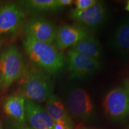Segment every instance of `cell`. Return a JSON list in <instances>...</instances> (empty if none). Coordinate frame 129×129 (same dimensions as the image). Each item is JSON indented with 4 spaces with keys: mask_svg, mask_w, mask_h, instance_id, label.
Wrapping results in <instances>:
<instances>
[{
    "mask_svg": "<svg viewBox=\"0 0 129 129\" xmlns=\"http://www.w3.org/2000/svg\"><path fill=\"white\" fill-rule=\"evenodd\" d=\"M22 43L32 63L48 75H56L64 67V56L54 45L36 41L28 37Z\"/></svg>",
    "mask_w": 129,
    "mask_h": 129,
    "instance_id": "1",
    "label": "cell"
},
{
    "mask_svg": "<svg viewBox=\"0 0 129 129\" xmlns=\"http://www.w3.org/2000/svg\"><path fill=\"white\" fill-rule=\"evenodd\" d=\"M20 84L26 99L35 103L46 102L53 94L54 85L50 75L40 69H26Z\"/></svg>",
    "mask_w": 129,
    "mask_h": 129,
    "instance_id": "2",
    "label": "cell"
},
{
    "mask_svg": "<svg viewBox=\"0 0 129 129\" xmlns=\"http://www.w3.org/2000/svg\"><path fill=\"white\" fill-rule=\"evenodd\" d=\"M26 70L23 55L16 45L0 54V88H6L22 77Z\"/></svg>",
    "mask_w": 129,
    "mask_h": 129,
    "instance_id": "3",
    "label": "cell"
},
{
    "mask_svg": "<svg viewBox=\"0 0 129 129\" xmlns=\"http://www.w3.org/2000/svg\"><path fill=\"white\" fill-rule=\"evenodd\" d=\"M109 9L104 1H97L96 3L83 11L72 9L69 17L77 25L83 27L88 32L96 31L105 25L109 17Z\"/></svg>",
    "mask_w": 129,
    "mask_h": 129,
    "instance_id": "4",
    "label": "cell"
},
{
    "mask_svg": "<svg viewBox=\"0 0 129 129\" xmlns=\"http://www.w3.org/2000/svg\"><path fill=\"white\" fill-rule=\"evenodd\" d=\"M102 106L111 120L117 122L125 121L129 118V91L124 86L113 88L104 97Z\"/></svg>",
    "mask_w": 129,
    "mask_h": 129,
    "instance_id": "5",
    "label": "cell"
},
{
    "mask_svg": "<svg viewBox=\"0 0 129 129\" xmlns=\"http://www.w3.org/2000/svg\"><path fill=\"white\" fill-rule=\"evenodd\" d=\"M67 105L71 117L78 120H87L92 115L94 106L90 95L83 88L73 87L67 93Z\"/></svg>",
    "mask_w": 129,
    "mask_h": 129,
    "instance_id": "6",
    "label": "cell"
},
{
    "mask_svg": "<svg viewBox=\"0 0 129 129\" xmlns=\"http://www.w3.org/2000/svg\"><path fill=\"white\" fill-rule=\"evenodd\" d=\"M25 11L16 3H9L0 7V37L15 35L25 24Z\"/></svg>",
    "mask_w": 129,
    "mask_h": 129,
    "instance_id": "7",
    "label": "cell"
},
{
    "mask_svg": "<svg viewBox=\"0 0 129 129\" xmlns=\"http://www.w3.org/2000/svg\"><path fill=\"white\" fill-rule=\"evenodd\" d=\"M67 63L71 77L84 80L96 74L101 68L99 60L91 59L69 49L67 51Z\"/></svg>",
    "mask_w": 129,
    "mask_h": 129,
    "instance_id": "8",
    "label": "cell"
},
{
    "mask_svg": "<svg viewBox=\"0 0 129 129\" xmlns=\"http://www.w3.org/2000/svg\"><path fill=\"white\" fill-rule=\"evenodd\" d=\"M23 30L26 37L42 43L52 44L55 40L57 28L44 17L34 16L24 24Z\"/></svg>",
    "mask_w": 129,
    "mask_h": 129,
    "instance_id": "9",
    "label": "cell"
},
{
    "mask_svg": "<svg viewBox=\"0 0 129 129\" xmlns=\"http://www.w3.org/2000/svg\"><path fill=\"white\" fill-rule=\"evenodd\" d=\"M108 45L121 60H129V16L121 20L113 32Z\"/></svg>",
    "mask_w": 129,
    "mask_h": 129,
    "instance_id": "10",
    "label": "cell"
},
{
    "mask_svg": "<svg viewBox=\"0 0 129 129\" xmlns=\"http://www.w3.org/2000/svg\"><path fill=\"white\" fill-rule=\"evenodd\" d=\"M25 121L31 129H53L54 122L46 109L38 103L25 101Z\"/></svg>",
    "mask_w": 129,
    "mask_h": 129,
    "instance_id": "11",
    "label": "cell"
},
{
    "mask_svg": "<svg viewBox=\"0 0 129 129\" xmlns=\"http://www.w3.org/2000/svg\"><path fill=\"white\" fill-rule=\"evenodd\" d=\"M90 32L77 25H64L57 28L55 46L58 50L72 47Z\"/></svg>",
    "mask_w": 129,
    "mask_h": 129,
    "instance_id": "12",
    "label": "cell"
},
{
    "mask_svg": "<svg viewBox=\"0 0 129 129\" xmlns=\"http://www.w3.org/2000/svg\"><path fill=\"white\" fill-rule=\"evenodd\" d=\"M26 99L21 94L8 96L3 104L5 114L13 119L14 121L25 123Z\"/></svg>",
    "mask_w": 129,
    "mask_h": 129,
    "instance_id": "13",
    "label": "cell"
},
{
    "mask_svg": "<svg viewBox=\"0 0 129 129\" xmlns=\"http://www.w3.org/2000/svg\"><path fill=\"white\" fill-rule=\"evenodd\" d=\"M70 49L85 57L96 60H100L102 55V47L101 43L90 34L84 37Z\"/></svg>",
    "mask_w": 129,
    "mask_h": 129,
    "instance_id": "14",
    "label": "cell"
},
{
    "mask_svg": "<svg viewBox=\"0 0 129 129\" xmlns=\"http://www.w3.org/2000/svg\"><path fill=\"white\" fill-rule=\"evenodd\" d=\"M46 110L54 123L64 122L69 124H73L71 117L67 109L62 102L54 94L46 101Z\"/></svg>",
    "mask_w": 129,
    "mask_h": 129,
    "instance_id": "15",
    "label": "cell"
},
{
    "mask_svg": "<svg viewBox=\"0 0 129 129\" xmlns=\"http://www.w3.org/2000/svg\"><path fill=\"white\" fill-rule=\"evenodd\" d=\"M18 3L24 11L32 14L53 12L61 9L57 0H24Z\"/></svg>",
    "mask_w": 129,
    "mask_h": 129,
    "instance_id": "16",
    "label": "cell"
},
{
    "mask_svg": "<svg viewBox=\"0 0 129 129\" xmlns=\"http://www.w3.org/2000/svg\"><path fill=\"white\" fill-rule=\"evenodd\" d=\"M96 0H76L73 1L75 4V10L78 11H83L91 7L96 2Z\"/></svg>",
    "mask_w": 129,
    "mask_h": 129,
    "instance_id": "17",
    "label": "cell"
},
{
    "mask_svg": "<svg viewBox=\"0 0 129 129\" xmlns=\"http://www.w3.org/2000/svg\"><path fill=\"white\" fill-rule=\"evenodd\" d=\"M11 128L12 129H31L30 127H29L26 122L20 123V122H16L14 121H13L12 122Z\"/></svg>",
    "mask_w": 129,
    "mask_h": 129,
    "instance_id": "18",
    "label": "cell"
},
{
    "mask_svg": "<svg viewBox=\"0 0 129 129\" xmlns=\"http://www.w3.org/2000/svg\"><path fill=\"white\" fill-rule=\"evenodd\" d=\"M57 1L58 5L61 9H62L63 7L71 6L73 4V1L72 0H57Z\"/></svg>",
    "mask_w": 129,
    "mask_h": 129,
    "instance_id": "19",
    "label": "cell"
},
{
    "mask_svg": "<svg viewBox=\"0 0 129 129\" xmlns=\"http://www.w3.org/2000/svg\"><path fill=\"white\" fill-rule=\"evenodd\" d=\"M74 129H98V128L85 126V125H83V124H79L78 125H77L75 128H74Z\"/></svg>",
    "mask_w": 129,
    "mask_h": 129,
    "instance_id": "20",
    "label": "cell"
},
{
    "mask_svg": "<svg viewBox=\"0 0 129 129\" xmlns=\"http://www.w3.org/2000/svg\"><path fill=\"white\" fill-rule=\"evenodd\" d=\"M123 86L126 88L129 91V77H127V78L124 80Z\"/></svg>",
    "mask_w": 129,
    "mask_h": 129,
    "instance_id": "21",
    "label": "cell"
},
{
    "mask_svg": "<svg viewBox=\"0 0 129 129\" xmlns=\"http://www.w3.org/2000/svg\"><path fill=\"white\" fill-rule=\"evenodd\" d=\"M125 10L127 12H129V1H128L127 2V4H126V6H125Z\"/></svg>",
    "mask_w": 129,
    "mask_h": 129,
    "instance_id": "22",
    "label": "cell"
},
{
    "mask_svg": "<svg viewBox=\"0 0 129 129\" xmlns=\"http://www.w3.org/2000/svg\"><path fill=\"white\" fill-rule=\"evenodd\" d=\"M0 129H3L2 125H1V122H0Z\"/></svg>",
    "mask_w": 129,
    "mask_h": 129,
    "instance_id": "23",
    "label": "cell"
},
{
    "mask_svg": "<svg viewBox=\"0 0 129 129\" xmlns=\"http://www.w3.org/2000/svg\"><path fill=\"white\" fill-rule=\"evenodd\" d=\"M1 41H0V48H1Z\"/></svg>",
    "mask_w": 129,
    "mask_h": 129,
    "instance_id": "24",
    "label": "cell"
},
{
    "mask_svg": "<svg viewBox=\"0 0 129 129\" xmlns=\"http://www.w3.org/2000/svg\"><path fill=\"white\" fill-rule=\"evenodd\" d=\"M72 129H74V128H72Z\"/></svg>",
    "mask_w": 129,
    "mask_h": 129,
    "instance_id": "25",
    "label": "cell"
},
{
    "mask_svg": "<svg viewBox=\"0 0 129 129\" xmlns=\"http://www.w3.org/2000/svg\"><path fill=\"white\" fill-rule=\"evenodd\" d=\"M128 129H129V128H128Z\"/></svg>",
    "mask_w": 129,
    "mask_h": 129,
    "instance_id": "26",
    "label": "cell"
}]
</instances>
